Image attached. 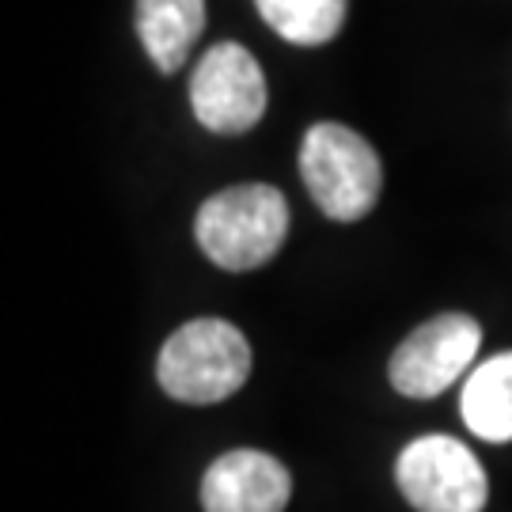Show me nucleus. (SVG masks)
<instances>
[{
    "label": "nucleus",
    "instance_id": "nucleus-1",
    "mask_svg": "<svg viewBox=\"0 0 512 512\" xmlns=\"http://www.w3.org/2000/svg\"><path fill=\"white\" fill-rule=\"evenodd\" d=\"M194 236L220 270H255L281 251L289 236V202L277 186L243 183L220 190L198 209Z\"/></svg>",
    "mask_w": 512,
    "mask_h": 512
},
{
    "label": "nucleus",
    "instance_id": "nucleus-3",
    "mask_svg": "<svg viewBox=\"0 0 512 512\" xmlns=\"http://www.w3.org/2000/svg\"><path fill=\"white\" fill-rule=\"evenodd\" d=\"M300 175L311 202L342 224L368 217L384 190V167L376 148L357 129L338 122H319L304 133Z\"/></svg>",
    "mask_w": 512,
    "mask_h": 512
},
{
    "label": "nucleus",
    "instance_id": "nucleus-10",
    "mask_svg": "<svg viewBox=\"0 0 512 512\" xmlns=\"http://www.w3.org/2000/svg\"><path fill=\"white\" fill-rule=\"evenodd\" d=\"M258 16L293 46H323L342 31L349 0H255Z\"/></svg>",
    "mask_w": 512,
    "mask_h": 512
},
{
    "label": "nucleus",
    "instance_id": "nucleus-2",
    "mask_svg": "<svg viewBox=\"0 0 512 512\" xmlns=\"http://www.w3.org/2000/svg\"><path fill=\"white\" fill-rule=\"evenodd\" d=\"M251 376V346L228 319H190L160 349L156 380L171 399L209 406L232 399Z\"/></svg>",
    "mask_w": 512,
    "mask_h": 512
},
{
    "label": "nucleus",
    "instance_id": "nucleus-4",
    "mask_svg": "<svg viewBox=\"0 0 512 512\" xmlns=\"http://www.w3.org/2000/svg\"><path fill=\"white\" fill-rule=\"evenodd\" d=\"M395 482L418 512H482L490 497V482L478 456L456 437L410 440L399 463Z\"/></svg>",
    "mask_w": 512,
    "mask_h": 512
},
{
    "label": "nucleus",
    "instance_id": "nucleus-6",
    "mask_svg": "<svg viewBox=\"0 0 512 512\" xmlns=\"http://www.w3.org/2000/svg\"><path fill=\"white\" fill-rule=\"evenodd\" d=\"M482 330L471 315H437L421 323L403 346L391 353V387L406 399H437L440 391L456 384L459 376L471 368Z\"/></svg>",
    "mask_w": 512,
    "mask_h": 512
},
{
    "label": "nucleus",
    "instance_id": "nucleus-5",
    "mask_svg": "<svg viewBox=\"0 0 512 512\" xmlns=\"http://www.w3.org/2000/svg\"><path fill=\"white\" fill-rule=\"evenodd\" d=\"M194 118L209 133L239 137L255 129L266 114V76L262 65L239 42L209 46L190 76Z\"/></svg>",
    "mask_w": 512,
    "mask_h": 512
},
{
    "label": "nucleus",
    "instance_id": "nucleus-7",
    "mask_svg": "<svg viewBox=\"0 0 512 512\" xmlns=\"http://www.w3.org/2000/svg\"><path fill=\"white\" fill-rule=\"evenodd\" d=\"M293 497V475L270 452L236 448L205 471L202 509L205 512H285Z\"/></svg>",
    "mask_w": 512,
    "mask_h": 512
},
{
    "label": "nucleus",
    "instance_id": "nucleus-9",
    "mask_svg": "<svg viewBox=\"0 0 512 512\" xmlns=\"http://www.w3.org/2000/svg\"><path fill=\"white\" fill-rule=\"evenodd\" d=\"M463 421L475 437L490 444L512 440V353L490 357L471 372L463 384Z\"/></svg>",
    "mask_w": 512,
    "mask_h": 512
},
{
    "label": "nucleus",
    "instance_id": "nucleus-8",
    "mask_svg": "<svg viewBox=\"0 0 512 512\" xmlns=\"http://www.w3.org/2000/svg\"><path fill=\"white\" fill-rule=\"evenodd\" d=\"M205 31V0H137V35L160 73H179Z\"/></svg>",
    "mask_w": 512,
    "mask_h": 512
}]
</instances>
